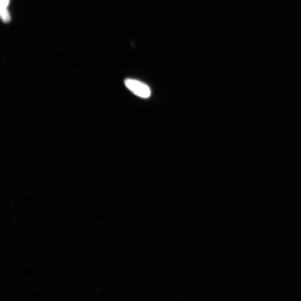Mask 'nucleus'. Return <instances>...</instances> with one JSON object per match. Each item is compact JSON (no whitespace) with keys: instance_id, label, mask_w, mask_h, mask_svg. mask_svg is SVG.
I'll list each match as a JSON object with an SVG mask.
<instances>
[{"instance_id":"f257e3e1","label":"nucleus","mask_w":301,"mask_h":301,"mask_svg":"<svg viewBox=\"0 0 301 301\" xmlns=\"http://www.w3.org/2000/svg\"><path fill=\"white\" fill-rule=\"evenodd\" d=\"M126 87L138 96L148 98L150 97V90L149 86L139 80L127 79L125 81Z\"/></svg>"},{"instance_id":"f03ea898","label":"nucleus","mask_w":301,"mask_h":301,"mask_svg":"<svg viewBox=\"0 0 301 301\" xmlns=\"http://www.w3.org/2000/svg\"><path fill=\"white\" fill-rule=\"evenodd\" d=\"M10 0H1V16L2 21L8 22L10 21V15L8 11V6Z\"/></svg>"}]
</instances>
